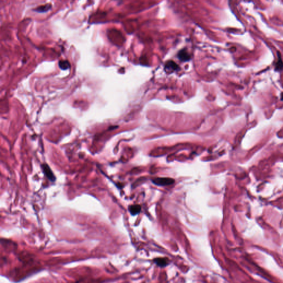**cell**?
I'll return each instance as SVG.
<instances>
[{"label": "cell", "instance_id": "7", "mask_svg": "<svg viewBox=\"0 0 283 283\" xmlns=\"http://www.w3.org/2000/svg\"><path fill=\"white\" fill-rule=\"evenodd\" d=\"M51 7H52L51 4L47 3L45 5L39 6L38 7L36 8L34 11L37 12H39V13H43V12H47L48 11H49L51 9Z\"/></svg>", "mask_w": 283, "mask_h": 283}, {"label": "cell", "instance_id": "9", "mask_svg": "<svg viewBox=\"0 0 283 283\" xmlns=\"http://www.w3.org/2000/svg\"><path fill=\"white\" fill-rule=\"evenodd\" d=\"M59 67L63 70H65L70 67V63L67 60H60L59 62Z\"/></svg>", "mask_w": 283, "mask_h": 283}, {"label": "cell", "instance_id": "8", "mask_svg": "<svg viewBox=\"0 0 283 283\" xmlns=\"http://www.w3.org/2000/svg\"><path fill=\"white\" fill-rule=\"evenodd\" d=\"M141 208L140 205H132L130 206L129 210L131 212V214L132 215H136L138 214H139L141 211Z\"/></svg>", "mask_w": 283, "mask_h": 283}, {"label": "cell", "instance_id": "1", "mask_svg": "<svg viewBox=\"0 0 283 283\" xmlns=\"http://www.w3.org/2000/svg\"><path fill=\"white\" fill-rule=\"evenodd\" d=\"M174 180L169 178H157L153 180V182L159 186H167L173 184Z\"/></svg>", "mask_w": 283, "mask_h": 283}, {"label": "cell", "instance_id": "10", "mask_svg": "<svg viewBox=\"0 0 283 283\" xmlns=\"http://www.w3.org/2000/svg\"><path fill=\"white\" fill-rule=\"evenodd\" d=\"M281 100L283 101V93H282L281 94Z\"/></svg>", "mask_w": 283, "mask_h": 283}, {"label": "cell", "instance_id": "3", "mask_svg": "<svg viewBox=\"0 0 283 283\" xmlns=\"http://www.w3.org/2000/svg\"><path fill=\"white\" fill-rule=\"evenodd\" d=\"M165 67L167 71L172 72L179 69V66L173 61H169L165 64Z\"/></svg>", "mask_w": 283, "mask_h": 283}, {"label": "cell", "instance_id": "2", "mask_svg": "<svg viewBox=\"0 0 283 283\" xmlns=\"http://www.w3.org/2000/svg\"><path fill=\"white\" fill-rule=\"evenodd\" d=\"M42 169H43L44 174L46 175V176L47 177L49 180H50L51 181H54L56 180V177H55L53 171H52L50 167L48 166V165H47V164H43L42 165Z\"/></svg>", "mask_w": 283, "mask_h": 283}, {"label": "cell", "instance_id": "5", "mask_svg": "<svg viewBox=\"0 0 283 283\" xmlns=\"http://www.w3.org/2000/svg\"><path fill=\"white\" fill-rule=\"evenodd\" d=\"M275 70L282 71L283 69V61L279 52H278V61L275 64Z\"/></svg>", "mask_w": 283, "mask_h": 283}, {"label": "cell", "instance_id": "4", "mask_svg": "<svg viewBox=\"0 0 283 283\" xmlns=\"http://www.w3.org/2000/svg\"><path fill=\"white\" fill-rule=\"evenodd\" d=\"M154 262L157 264L158 266L161 267H164L167 266L169 263V260L167 258H157L154 260Z\"/></svg>", "mask_w": 283, "mask_h": 283}, {"label": "cell", "instance_id": "6", "mask_svg": "<svg viewBox=\"0 0 283 283\" xmlns=\"http://www.w3.org/2000/svg\"><path fill=\"white\" fill-rule=\"evenodd\" d=\"M178 57L179 59L182 61H188L190 58L189 53L185 50H182L180 51L178 54Z\"/></svg>", "mask_w": 283, "mask_h": 283}]
</instances>
